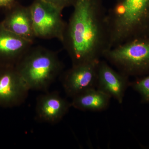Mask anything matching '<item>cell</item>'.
<instances>
[{
    "label": "cell",
    "instance_id": "ba28073f",
    "mask_svg": "<svg viewBox=\"0 0 149 149\" xmlns=\"http://www.w3.org/2000/svg\"><path fill=\"white\" fill-rule=\"evenodd\" d=\"M71 107V102L57 92H45L37 97L35 118L40 122L56 124L63 119Z\"/></svg>",
    "mask_w": 149,
    "mask_h": 149
},
{
    "label": "cell",
    "instance_id": "9a60e30c",
    "mask_svg": "<svg viewBox=\"0 0 149 149\" xmlns=\"http://www.w3.org/2000/svg\"><path fill=\"white\" fill-rule=\"evenodd\" d=\"M15 2V0H0V8L5 9L10 7Z\"/></svg>",
    "mask_w": 149,
    "mask_h": 149
},
{
    "label": "cell",
    "instance_id": "5b68a950",
    "mask_svg": "<svg viewBox=\"0 0 149 149\" xmlns=\"http://www.w3.org/2000/svg\"><path fill=\"white\" fill-rule=\"evenodd\" d=\"M36 38H63L66 22L63 20L62 10L45 0H34L29 6Z\"/></svg>",
    "mask_w": 149,
    "mask_h": 149
},
{
    "label": "cell",
    "instance_id": "8992f818",
    "mask_svg": "<svg viewBox=\"0 0 149 149\" xmlns=\"http://www.w3.org/2000/svg\"><path fill=\"white\" fill-rule=\"evenodd\" d=\"M98 61L72 65L61 73L65 92L70 97L97 88Z\"/></svg>",
    "mask_w": 149,
    "mask_h": 149
},
{
    "label": "cell",
    "instance_id": "52a82bcc",
    "mask_svg": "<svg viewBox=\"0 0 149 149\" xmlns=\"http://www.w3.org/2000/svg\"><path fill=\"white\" fill-rule=\"evenodd\" d=\"M30 91L15 66H0V107L19 106L27 99Z\"/></svg>",
    "mask_w": 149,
    "mask_h": 149
},
{
    "label": "cell",
    "instance_id": "7a4b0ae2",
    "mask_svg": "<svg viewBox=\"0 0 149 149\" xmlns=\"http://www.w3.org/2000/svg\"><path fill=\"white\" fill-rule=\"evenodd\" d=\"M107 13L109 49L149 37V0H116Z\"/></svg>",
    "mask_w": 149,
    "mask_h": 149
},
{
    "label": "cell",
    "instance_id": "8fae6325",
    "mask_svg": "<svg viewBox=\"0 0 149 149\" xmlns=\"http://www.w3.org/2000/svg\"><path fill=\"white\" fill-rule=\"evenodd\" d=\"M33 42L15 35L0 22V66H15Z\"/></svg>",
    "mask_w": 149,
    "mask_h": 149
},
{
    "label": "cell",
    "instance_id": "277c9868",
    "mask_svg": "<svg viewBox=\"0 0 149 149\" xmlns=\"http://www.w3.org/2000/svg\"><path fill=\"white\" fill-rule=\"evenodd\" d=\"M102 57L129 76L149 74V37H138L105 51Z\"/></svg>",
    "mask_w": 149,
    "mask_h": 149
},
{
    "label": "cell",
    "instance_id": "9c48e42d",
    "mask_svg": "<svg viewBox=\"0 0 149 149\" xmlns=\"http://www.w3.org/2000/svg\"><path fill=\"white\" fill-rule=\"evenodd\" d=\"M128 76L116 71L106 61L100 60L98 66L97 88L121 104L125 91L130 85Z\"/></svg>",
    "mask_w": 149,
    "mask_h": 149
},
{
    "label": "cell",
    "instance_id": "6da1fadb",
    "mask_svg": "<svg viewBox=\"0 0 149 149\" xmlns=\"http://www.w3.org/2000/svg\"><path fill=\"white\" fill-rule=\"evenodd\" d=\"M61 42L72 65L98 61L109 49L102 0H74Z\"/></svg>",
    "mask_w": 149,
    "mask_h": 149
},
{
    "label": "cell",
    "instance_id": "30bf717a",
    "mask_svg": "<svg viewBox=\"0 0 149 149\" xmlns=\"http://www.w3.org/2000/svg\"><path fill=\"white\" fill-rule=\"evenodd\" d=\"M2 23L6 29L22 38L34 42L35 37L29 7L15 2L8 8Z\"/></svg>",
    "mask_w": 149,
    "mask_h": 149
},
{
    "label": "cell",
    "instance_id": "5bb4252c",
    "mask_svg": "<svg viewBox=\"0 0 149 149\" xmlns=\"http://www.w3.org/2000/svg\"><path fill=\"white\" fill-rule=\"evenodd\" d=\"M63 10L68 7L73 6L74 0H45Z\"/></svg>",
    "mask_w": 149,
    "mask_h": 149
},
{
    "label": "cell",
    "instance_id": "7c38bea8",
    "mask_svg": "<svg viewBox=\"0 0 149 149\" xmlns=\"http://www.w3.org/2000/svg\"><path fill=\"white\" fill-rule=\"evenodd\" d=\"M111 98L97 88H93L72 98L71 106L82 111H101L109 106Z\"/></svg>",
    "mask_w": 149,
    "mask_h": 149
},
{
    "label": "cell",
    "instance_id": "3957f363",
    "mask_svg": "<svg viewBox=\"0 0 149 149\" xmlns=\"http://www.w3.org/2000/svg\"><path fill=\"white\" fill-rule=\"evenodd\" d=\"M29 90L47 92L63 69L56 52L42 46H32L15 66Z\"/></svg>",
    "mask_w": 149,
    "mask_h": 149
},
{
    "label": "cell",
    "instance_id": "4fadbf2b",
    "mask_svg": "<svg viewBox=\"0 0 149 149\" xmlns=\"http://www.w3.org/2000/svg\"><path fill=\"white\" fill-rule=\"evenodd\" d=\"M130 85L139 93L141 102L149 104V74L130 83Z\"/></svg>",
    "mask_w": 149,
    "mask_h": 149
}]
</instances>
